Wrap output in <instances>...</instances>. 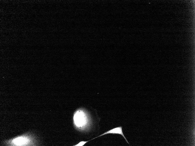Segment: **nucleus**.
<instances>
[{
	"label": "nucleus",
	"instance_id": "1",
	"mask_svg": "<svg viewBox=\"0 0 195 146\" xmlns=\"http://www.w3.org/2000/svg\"><path fill=\"white\" fill-rule=\"evenodd\" d=\"M86 113L81 110L76 111L74 115V123L76 126L83 128L88 123V120Z\"/></svg>",
	"mask_w": 195,
	"mask_h": 146
},
{
	"label": "nucleus",
	"instance_id": "2",
	"mask_svg": "<svg viewBox=\"0 0 195 146\" xmlns=\"http://www.w3.org/2000/svg\"><path fill=\"white\" fill-rule=\"evenodd\" d=\"M122 129V127L121 126L114 128L90 140H92L94 139L108 134H117L121 135L124 138L126 142L129 144L128 142L123 134Z\"/></svg>",
	"mask_w": 195,
	"mask_h": 146
},
{
	"label": "nucleus",
	"instance_id": "3",
	"mask_svg": "<svg viewBox=\"0 0 195 146\" xmlns=\"http://www.w3.org/2000/svg\"><path fill=\"white\" fill-rule=\"evenodd\" d=\"M29 141V140L26 137H21L14 139L12 143L15 145L24 146L27 144Z\"/></svg>",
	"mask_w": 195,
	"mask_h": 146
},
{
	"label": "nucleus",
	"instance_id": "4",
	"mask_svg": "<svg viewBox=\"0 0 195 146\" xmlns=\"http://www.w3.org/2000/svg\"><path fill=\"white\" fill-rule=\"evenodd\" d=\"M89 141H82L77 144L73 145V146H83Z\"/></svg>",
	"mask_w": 195,
	"mask_h": 146
}]
</instances>
